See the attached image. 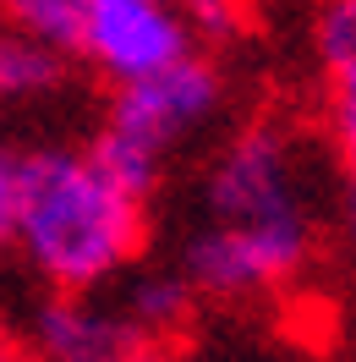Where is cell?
<instances>
[{
  "label": "cell",
  "instance_id": "obj_1",
  "mask_svg": "<svg viewBox=\"0 0 356 362\" xmlns=\"http://www.w3.org/2000/svg\"><path fill=\"white\" fill-rule=\"evenodd\" d=\"M148 242V192L115 176L93 148L23 154L17 242L49 291H105Z\"/></svg>",
  "mask_w": 356,
  "mask_h": 362
},
{
  "label": "cell",
  "instance_id": "obj_2",
  "mask_svg": "<svg viewBox=\"0 0 356 362\" xmlns=\"http://www.w3.org/2000/svg\"><path fill=\"white\" fill-rule=\"evenodd\" d=\"M225 105V77L208 55H181L176 66L148 71L137 83H121L105 110V127L88 148L115 176L137 187V192H154L165 159L176 154L192 132H203Z\"/></svg>",
  "mask_w": 356,
  "mask_h": 362
},
{
  "label": "cell",
  "instance_id": "obj_3",
  "mask_svg": "<svg viewBox=\"0 0 356 362\" xmlns=\"http://www.w3.org/2000/svg\"><path fill=\"white\" fill-rule=\"evenodd\" d=\"M318 247V214L296 220H208L186 242L181 274L198 296L214 302H252L290 286L312 264Z\"/></svg>",
  "mask_w": 356,
  "mask_h": 362
},
{
  "label": "cell",
  "instance_id": "obj_4",
  "mask_svg": "<svg viewBox=\"0 0 356 362\" xmlns=\"http://www.w3.org/2000/svg\"><path fill=\"white\" fill-rule=\"evenodd\" d=\"M208 220H296L312 214L307 154L290 127L252 121L225 143L203 181Z\"/></svg>",
  "mask_w": 356,
  "mask_h": 362
},
{
  "label": "cell",
  "instance_id": "obj_5",
  "mask_svg": "<svg viewBox=\"0 0 356 362\" xmlns=\"http://www.w3.org/2000/svg\"><path fill=\"white\" fill-rule=\"evenodd\" d=\"M192 49H198V33L181 0H88V17L77 33V55L115 88L176 66Z\"/></svg>",
  "mask_w": 356,
  "mask_h": 362
},
{
  "label": "cell",
  "instance_id": "obj_6",
  "mask_svg": "<svg viewBox=\"0 0 356 362\" xmlns=\"http://www.w3.org/2000/svg\"><path fill=\"white\" fill-rule=\"evenodd\" d=\"M132 340L143 335L121 308H105L99 291H49V302L33 313L28 351L33 362H110Z\"/></svg>",
  "mask_w": 356,
  "mask_h": 362
},
{
  "label": "cell",
  "instance_id": "obj_7",
  "mask_svg": "<svg viewBox=\"0 0 356 362\" xmlns=\"http://www.w3.org/2000/svg\"><path fill=\"white\" fill-rule=\"evenodd\" d=\"M66 77V49L44 45L39 33L0 23V105H28L61 88Z\"/></svg>",
  "mask_w": 356,
  "mask_h": 362
},
{
  "label": "cell",
  "instance_id": "obj_8",
  "mask_svg": "<svg viewBox=\"0 0 356 362\" xmlns=\"http://www.w3.org/2000/svg\"><path fill=\"white\" fill-rule=\"evenodd\" d=\"M192 280L186 274H137L132 286H126V296H121V313H126V324H132L143 340H170L186 324V313H192Z\"/></svg>",
  "mask_w": 356,
  "mask_h": 362
},
{
  "label": "cell",
  "instance_id": "obj_9",
  "mask_svg": "<svg viewBox=\"0 0 356 362\" xmlns=\"http://www.w3.org/2000/svg\"><path fill=\"white\" fill-rule=\"evenodd\" d=\"M312 55L334 99H356V0H318Z\"/></svg>",
  "mask_w": 356,
  "mask_h": 362
},
{
  "label": "cell",
  "instance_id": "obj_10",
  "mask_svg": "<svg viewBox=\"0 0 356 362\" xmlns=\"http://www.w3.org/2000/svg\"><path fill=\"white\" fill-rule=\"evenodd\" d=\"M83 17H88V0H0V23L39 33L44 45L66 49V55H77Z\"/></svg>",
  "mask_w": 356,
  "mask_h": 362
},
{
  "label": "cell",
  "instance_id": "obj_11",
  "mask_svg": "<svg viewBox=\"0 0 356 362\" xmlns=\"http://www.w3.org/2000/svg\"><path fill=\"white\" fill-rule=\"evenodd\" d=\"M329 143H334L340 181H345L340 220H345V242H351V252H356V99H334L329 105Z\"/></svg>",
  "mask_w": 356,
  "mask_h": 362
},
{
  "label": "cell",
  "instance_id": "obj_12",
  "mask_svg": "<svg viewBox=\"0 0 356 362\" xmlns=\"http://www.w3.org/2000/svg\"><path fill=\"white\" fill-rule=\"evenodd\" d=\"M198 39H236L247 28V0H181Z\"/></svg>",
  "mask_w": 356,
  "mask_h": 362
},
{
  "label": "cell",
  "instance_id": "obj_13",
  "mask_svg": "<svg viewBox=\"0 0 356 362\" xmlns=\"http://www.w3.org/2000/svg\"><path fill=\"white\" fill-rule=\"evenodd\" d=\"M17 209H23V154L0 148V247L17 242Z\"/></svg>",
  "mask_w": 356,
  "mask_h": 362
},
{
  "label": "cell",
  "instance_id": "obj_14",
  "mask_svg": "<svg viewBox=\"0 0 356 362\" xmlns=\"http://www.w3.org/2000/svg\"><path fill=\"white\" fill-rule=\"evenodd\" d=\"M110 362H170V351H165V340H132V346L115 351Z\"/></svg>",
  "mask_w": 356,
  "mask_h": 362
},
{
  "label": "cell",
  "instance_id": "obj_15",
  "mask_svg": "<svg viewBox=\"0 0 356 362\" xmlns=\"http://www.w3.org/2000/svg\"><path fill=\"white\" fill-rule=\"evenodd\" d=\"M0 362H33V351H28L23 335H11L6 324H0Z\"/></svg>",
  "mask_w": 356,
  "mask_h": 362
}]
</instances>
